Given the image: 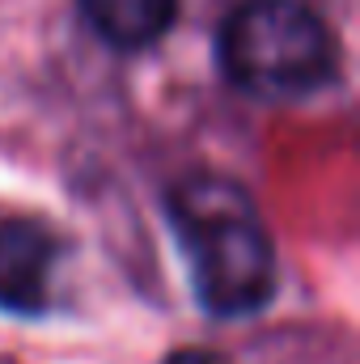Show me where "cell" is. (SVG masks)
<instances>
[{
	"mask_svg": "<svg viewBox=\"0 0 360 364\" xmlns=\"http://www.w3.org/2000/svg\"><path fill=\"white\" fill-rule=\"evenodd\" d=\"M166 364H229V360L216 356V352H208V348H182V352H174Z\"/></svg>",
	"mask_w": 360,
	"mask_h": 364,
	"instance_id": "obj_5",
	"label": "cell"
},
{
	"mask_svg": "<svg viewBox=\"0 0 360 364\" xmlns=\"http://www.w3.org/2000/svg\"><path fill=\"white\" fill-rule=\"evenodd\" d=\"M93 34L119 51H140L166 38L179 17V0H77Z\"/></svg>",
	"mask_w": 360,
	"mask_h": 364,
	"instance_id": "obj_4",
	"label": "cell"
},
{
	"mask_svg": "<svg viewBox=\"0 0 360 364\" xmlns=\"http://www.w3.org/2000/svg\"><path fill=\"white\" fill-rule=\"evenodd\" d=\"M221 68L250 97L301 102L335 81L339 51L309 4L246 0L221 26Z\"/></svg>",
	"mask_w": 360,
	"mask_h": 364,
	"instance_id": "obj_2",
	"label": "cell"
},
{
	"mask_svg": "<svg viewBox=\"0 0 360 364\" xmlns=\"http://www.w3.org/2000/svg\"><path fill=\"white\" fill-rule=\"evenodd\" d=\"M170 225L191 288L216 318L259 314L275 292V250L255 199L233 178L195 174L170 191Z\"/></svg>",
	"mask_w": 360,
	"mask_h": 364,
	"instance_id": "obj_1",
	"label": "cell"
},
{
	"mask_svg": "<svg viewBox=\"0 0 360 364\" xmlns=\"http://www.w3.org/2000/svg\"><path fill=\"white\" fill-rule=\"evenodd\" d=\"M55 237L38 220H0V309L9 314H38L51 301L55 272Z\"/></svg>",
	"mask_w": 360,
	"mask_h": 364,
	"instance_id": "obj_3",
	"label": "cell"
}]
</instances>
